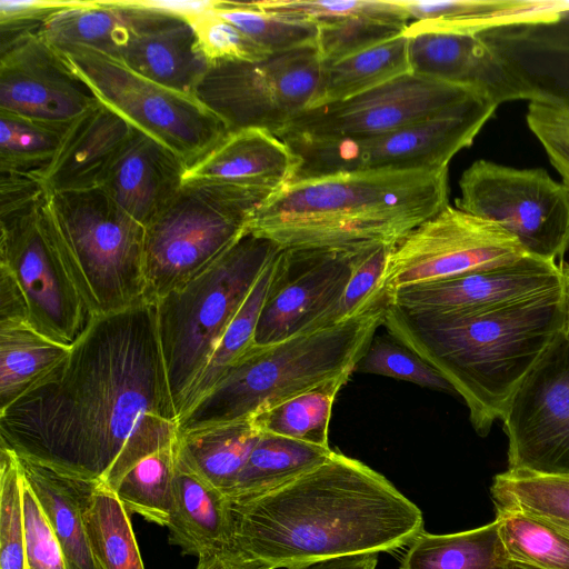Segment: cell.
Instances as JSON below:
<instances>
[{"mask_svg": "<svg viewBox=\"0 0 569 569\" xmlns=\"http://www.w3.org/2000/svg\"><path fill=\"white\" fill-rule=\"evenodd\" d=\"M390 301L269 346L253 345L178 419L180 433L251 419L326 380L352 373Z\"/></svg>", "mask_w": 569, "mask_h": 569, "instance_id": "cell-5", "label": "cell"}, {"mask_svg": "<svg viewBox=\"0 0 569 569\" xmlns=\"http://www.w3.org/2000/svg\"><path fill=\"white\" fill-rule=\"evenodd\" d=\"M78 0H0V44L39 32L56 12Z\"/></svg>", "mask_w": 569, "mask_h": 569, "instance_id": "cell-51", "label": "cell"}, {"mask_svg": "<svg viewBox=\"0 0 569 569\" xmlns=\"http://www.w3.org/2000/svg\"><path fill=\"white\" fill-rule=\"evenodd\" d=\"M408 26L368 16H353L318 26L316 47L321 63H331L400 34Z\"/></svg>", "mask_w": 569, "mask_h": 569, "instance_id": "cell-47", "label": "cell"}, {"mask_svg": "<svg viewBox=\"0 0 569 569\" xmlns=\"http://www.w3.org/2000/svg\"><path fill=\"white\" fill-rule=\"evenodd\" d=\"M18 460L57 536L67 569H98L81 512L84 480L29 459L18 457Z\"/></svg>", "mask_w": 569, "mask_h": 569, "instance_id": "cell-28", "label": "cell"}, {"mask_svg": "<svg viewBox=\"0 0 569 569\" xmlns=\"http://www.w3.org/2000/svg\"><path fill=\"white\" fill-rule=\"evenodd\" d=\"M561 298L563 307V329L569 331V267L562 268Z\"/></svg>", "mask_w": 569, "mask_h": 569, "instance_id": "cell-56", "label": "cell"}, {"mask_svg": "<svg viewBox=\"0 0 569 569\" xmlns=\"http://www.w3.org/2000/svg\"><path fill=\"white\" fill-rule=\"evenodd\" d=\"M0 569H28L22 472L17 455L0 446Z\"/></svg>", "mask_w": 569, "mask_h": 569, "instance_id": "cell-44", "label": "cell"}, {"mask_svg": "<svg viewBox=\"0 0 569 569\" xmlns=\"http://www.w3.org/2000/svg\"><path fill=\"white\" fill-rule=\"evenodd\" d=\"M455 207L492 221L532 257L555 261L569 249V188L541 168L477 160L459 180Z\"/></svg>", "mask_w": 569, "mask_h": 569, "instance_id": "cell-13", "label": "cell"}, {"mask_svg": "<svg viewBox=\"0 0 569 569\" xmlns=\"http://www.w3.org/2000/svg\"><path fill=\"white\" fill-rule=\"evenodd\" d=\"M46 199L26 212L0 218V269L20 289L29 326L72 347L93 317L61 250Z\"/></svg>", "mask_w": 569, "mask_h": 569, "instance_id": "cell-12", "label": "cell"}, {"mask_svg": "<svg viewBox=\"0 0 569 569\" xmlns=\"http://www.w3.org/2000/svg\"><path fill=\"white\" fill-rule=\"evenodd\" d=\"M173 496V511L167 526L170 545L198 559L232 548L230 500L184 466L178 455Z\"/></svg>", "mask_w": 569, "mask_h": 569, "instance_id": "cell-26", "label": "cell"}, {"mask_svg": "<svg viewBox=\"0 0 569 569\" xmlns=\"http://www.w3.org/2000/svg\"><path fill=\"white\" fill-rule=\"evenodd\" d=\"M134 14L126 0H78L52 14L39 33L57 49L87 47L112 57L126 41Z\"/></svg>", "mask_w": 569, "mask_h": 569, "instance_id": "cell-31", "label": "cell"}, {"mask_svg": "<svg viewBox=\"0 0 569 569\" xmlns=\"http://www.w3.org/2000/svg\"><path fill=\"white\" fill-rule=\"evenodd\" d=\"M44 206L92 317L146 302L144 226L100 187L49 194Z\"/></svg>", "mask_w": 569, "mask_h": 569, "instance_id": "cell-7", "label": "cell"}, {"mask_svg": "<svg viewBox=\"0 0 569 569\" xmlns=\"http://www.w3.org/2000/svg\"><path fill=\"white\" fill-rule=\"evenodd\" d=\"M355 371L405 380L439 391L456 392L437 369L389 335L373 337Z\"/></svg>", "mask_w": 569, "mask_h": 569, "instance_id": "cell-45", "label": "cell"}, {"mask_svg": "<svg viewBox=\"0 0 569 569\" xmlns=\"http://www.w3.org/2000/svg\"><path fill=\"white\" fill-rule=\"evenodd\" d=\"M320 72L316 46L260 61H221L209 66L193 96L229 132L259 128L277 133L312 104Z\"/></svg>", "mask_w": 569, "mask_h": 569, "instance_id": "cell-11", "label": "cell"}, {"mask_svg": "<svg viewBox=\"0 0 569 569\" xmlns=\"http://www.w3.org/2000/svg\"><path fill=\"white\" fill-rule=\"evenodd\" d=\"M22 510L28 569H67L51 523L23 475Z\"/></svg>", "mask_w": 569, "mask_h": 569, "instance_id": "cell-49", "label": "cell"}, {"mask_svg": "<svg viewBox=\"0 0 569 569\" xmlns=\"http://www.w3.org/2000/svg\"><path fill=\"white\" fill-rule=\"evenodd\" d=\"M178 437L156 305L149 302L93 317L67 358L0 410L2 447L112 490Z\"/></svg>", "mask_w": 569, "mask_h": 569, "instance_id": "cell-1", "label": "cell"}, {"mask_svg": "<svg viewBox=\"0 0 569 569\" xmlns=\"http://www.w3.org/2000/svg\"><path fill=\"white\" fill-rule=\"evenodd\" d=\"M232 548L272 569L391 552L425 531L421 510L386 477L341 452L287 485L231 502Z\"/></svg>", "mask_w": 569, "mask_h": 569, "instance_id": "cell-2", "label": "cell"}, {"mask_svg": "<svg viewBox=\"0 0 569 569\" xmlns=\"http://www.w3.org/2000/svg\"><path fill=\"white\" fill-rule=\"evenodd\" d=\"M562 267L527 256L512 263L400 288L390 303L411 311L476 312L561 291Z\"/></svg>", "mask_w": 569, "mask_h": 569, "instance_id": "cell-19", "label": "cell"}, {"mask_svg": "<svg viewBox=\"0 0 569 569\" xmlns=\"http://www.w3.org/2000/svg\"><path fill=\"white\" fill-rule=\"evenodd\" d=\"M98 102L63 54L39 32L0 44V110L70 122Z\"/></svg>", "mask_w": 569, "mask_h": 569, "instance_id": "cell-18", "label": "cell"}, {"mask_svg": "<svg viewBox=\"0 0 569 569\" xmlns=\"http://www.w3.org/2000/svg\"><path fill=\"white\" fill-rule=\"evenodd\" d=\"M280 249L248 230L207 269L156 303L158 336L178 417L228 326Z\"/></svg>", "mask_w": 569, "mask_h": 569, "instance_id": "cell-6", "label": "cell"}, {"mask_svg": "<svg viewBox=\"0 0 569 569\" xmlns=\"http://www.w3.org/2000/svg\"><path fill=\"white\" fill-rule=\"evenodd\" d=\"M407 12L405 33H479L515 22L530 21L548 12L553 1L537 0H396Z\"/></svg>", "mask_w": 569, "mask_h": 569, "instance_id": "cell-27", "label": "cell"}, {"mask_svg": "<svg viewBox=\"0 0 569 569\" xmlns=\"http://www.w3.org/2000/svg\"><path fill=\"white\" fill-rule=\"evenodd\" d=\"M351 373L326 380L254 415L260 432L329 447L328 432L335 399Z\"/></svg>", "mask_w": 569, "mask_h": 569, "instance_id": "cell-36", "label": "cell"}, {"mask_svg": "<svg viewBox=\"0 0 569 569\" xmlns=\"http://www.w3.org/2000/svg\"><path fill=\"white\" fill-rule=\"evenodd\" d=\"M70 122L0 110V171L38 174L52 160Z\"/></svg>", "mask_w": 569, "mask_h": 569, "instance_id": "cell-40", "label": "cell"}, {"mask_svg": "<svg viewBox=\"0 0 569 569\" xmlns=\"http://www.w3.org/2000/svg\"><path fill=\"white\" fill-rule=\"evenodd\" d=\"M508 470L569 476V331L546 348L502 417Z\"/></svg>", "mask_w": 569, "mask_h": 569, "instance_id": "cell-15", "label": "cell"}, {"mask_svg": "<svg viewBox=\"0 0 569 569\" xmlns=\"http://www.w3.org/2000/svg\"><path fill=\"white\" fill-rule=\"evenodd\" d=\"M408 37L410 70L435 80L472 88L498 106L525 100L498 56L475 33L417 32Z\"/></svg>", "mask_w": 569, "mask_h": 569, "instance_id": "cell-22", "label": "cell"}, {"mask_svg": "<svg viewBox=\"0 0 569 569\" xmlns=\"http://www.w3.org/2000/svg\"><path fill=\"white\" fill-rule=\"evenodd\" d=\"M126 1L136 14L112 58L149 80L193 96L210 64L198 48L191 23Z\"/></svg>", "mask_w": 569, "mask_h": 569, "instance_id": "cell-21", "label": "cell"}, {"mask_svg": "<svg viewBox=\"0 0 569 569\" xmlns=\"http://www.w3.org/2000/svg\"><path fill=\"white\" fill-rule=\"evenodd\" d=\"M495 569H537V568H532V567H529V566H525V565H520V563H516V562H511V561L505 560L503 562H501Z\"/></svg>", "mask_w": 569, "mask_h": 569, "instance_id": "cell-57", "label": "cell"}, {"mask_svg": "<svg viewBox=\"0 0 569 569\" xmlns=\"http://www.w3.org/2000/svg\"><path fill=\"white\" fill-rule=\"evenodd\" d=\"M256 3L268 12L317 26L353 16H368L406 26L410 20L396 0H262Z\"/></svg>", "mask_w": 569, "mask_h": 569, "instance_id": "cell-46", "label": "cell"}, {"mask_svg": "<svg viewBox=\"0 0 569 569\" xmlns=\"http://www.w3.org/2000/svg\"><path fill=\"white\" fill-rule=\"evenodd\" d=\"M378 553H365L322 560L290 569H377Z\"/></svg>", "mask_w": 569, "mask_h": 569, "instance_id": "cell-55", "label": "cell"}, {"mask_svg": "<svg viewBox=\"0 0 569 569\" xmlns=\"http://www.w3.org/2000/svg\"><path fill=\"white\" fill-rule=\"evenodd\" d=\"M393 247L378 244L359 252L341 298L319 328L339 323L383 301H390L386 274Z\"/></svg>", "mask_w": 569, "mask_h": 569, "instance_id": "cell-43", "label": "cell"}, {"mask_svg": "<svg viewBox=\"0 0 569 569\" xmlns=\"http://www.w3.org/2000/svg\"><path fill=\"white\" fill-rule=\"evenodd\" d=\"M332 451L330 447L260 432L228 499L240 502L273 491L325 462Z\"/></svg>", "mask_w": 569, "mask_h": 569, "instance_id": "cell-30", "label": "cell"}, {"mask_svg": "<svg viewBox=\"0 0 569 569\" xmlns=\"http://www.w3.org/2000/svg\"><path fill=\"white\" fill-rule=\"evenodd\" d=\"M301 161L274 133L259 128L229 132L186 169L183 181H208L277 192L293 181Z\"/></svg>", "mask_w": 569, "mask_h": 569, "instance_id": "cell-24", "label": "cell"}, {"mask_svg": "<svg viewBox=\"0 0 569 569\" xmlns=\"http://www.w3.org/2000/svg\"><path fill=\"white\" fill-rule=\"evenodd\" d=\"M187 167L169 148L134 128L100 188L146 227L180 189Z\"/></svg>", "mask_w": 569, "mask_h": 569, "instance_id": "cell-25", "label": "cell"}, {"mask_svg": "<svg viewBox=\"0 0 569 569\" xmlns=\"http://www.w3.org/2000/svg\"><path fill=\"white\" fill-rule=\"evenodd\" d=\"M189 22L198 48L209 64L221 61H260L272 56L214 10Z\"/></svg>", "mask_w": 569, "mask_h": 569, "instance_id": "cell-48", "label": "cell"}, {"mask_svg": "<svg viewBox=\"0 0 569 569\" xmlns=\"http://www.w3.org/2000/svg\"><path fill=\"white\" fill-rule=\"evenodd\" d=\"M498 56L525 100L569 110V1L538 19L477 33Z\"/></svg>", "mask_w": 569, "mask_h": 569, "instance_id": "cell-20", "label": "cell"}, {"mask_svg": "<svg viewBox=\"0 0 569 569\" xmlns=\"http://www.w3.org/2000/svg\"><path fill=\"white\" fill-rule=\"evenodd\" d=\"M542 523H545V522H542ZM545 525L549 526L550 528H552L560 535L569 538V527L568 526L553 525V523H545Z\"/></svg>", "mask_w": 569, "mask_h": 569, "instance_id": "cell-58", "label": "cell"}, {"mask_svg": "<svg viewBox=\"0 0 569 569\" xmlns=\"http://www.w3.org/2000/svg\"><path fill=\"white\" fill-rule=\"evenodd\" d=\"M81 512L98 569H144L130 516L114 490L84 480Z\"/></svg>", "mask_w": 569, "mask_h": 569, "instance_id": "cell-33", "label": "cell"}, {"mask_svg": "<svg viewBox=\"0 0 569 569\" xmlns=\"http://www.w3.org/2000/svg\"><path fill=\"white\" fill-rule=\"evenodd\" d=\"M194 569H272L264 562L246 557L231 548L198 559Z\"/></svg>", "mask_w": 569, "mask_h": 569, "instance_id": "cell-54", "label": "cell"}, {"mask_svg": "<svg viewBox=\"0 0 569 569\" xmlns=\"http://www.w3.org/2000/svg\"><path fill=\"white\" fill-rule=\"evenodd\" d=\"M271 54L313 47L318 26L261 9L256 1L219 0L214 10Z\"/></svg>", "mask_w": 569, "mask_h": 569, "instance_id": "cell-42", "label": "cell"}, {"mask_svg": "<svg viewBox=\"0 0 569 569\" xmlns=\"http://www.w3.org/2000/svg\"><path fill=\"white\" fill-rule=\"evenodd\" d=\"M58 50L101 103L169 148L188 167L229 133L226 124L192 94L149 80L91 48Z\"/></svg>", "mask_w": 569, "mask_h": 569, "instance_id": "cell-9", "label": "cell"}, {"mask_svg": "<svg viewBox=\"0 0 569 569\" xmlns=\"http://www.w3.org/2000/svg\"><path fill=\"white\" fill-rule=\"evenodd\" d=\"M361 251L280 249L259 313L254 345L269 346L318 329L341 298Z\"/></svg>", "mask_w": 569, "mask_h": 569, "instance_id": "cell-17", "label": "cell"}, {"mask_svg": "<svg viewBox=\"0 0 569 569\" xmlns=\"http://www.w3.org/2000/svg\"><path fill=\"white\" fill-rule=\"evenodd\" d=\"M526 121L560 174L562 183L569 188V110L529 102Z\"/></svg>", "mask_w": 569, "mask_h": 569, "instance_id": "cell-50", "label": "cell"}, {"mask_svg": "<svg viewBox=\"0 0 569 569\" xmlns=\"http://www.w3.org/2000/svg\"><path fill=\"white\" fill-rule=\"evenodd\" d=\"M134 128L100 101L73 119L38 176L46 193L99 188Z\"/></svg>", "mask_w": 569, "mask_h": 569, "instance_id": "cell-23", "label": "cell"}, {"mask_svg": "<svg viewBox=\"0 0 569 569\" xmlns=\"http://www.w3.org/2000/svg\"><path fill=\"white\" fill-rule=\"evenodd\" d=\"M70 349L29 325H0V410L41 382Z\"/></svg>", "mask_w": 569, "mask_h": 569, "instance_id": "cell-34", "label": "cell"}, {"mask_svg": "<svg viewBox=\"0 0 569 569\" xmlns=\"http://www.w3.org/2000/svg\"><path fill=\"white\" fill-rule=\"evenodd\" d=\"M563 321L559 291L476 312L411 311L389 303L382 325L445 377L465 400L475 431L486 437Z\"/></svg>", "mask_w": 569, "mask_h": 569, "instance_id": "cell-3", "label": "cell"}, {"mask_svg": "<svg viewBox=\"0 0 569 569\" xmlns=\"http://www.w3.org/2000/svg\"><path fill=\"white\" fill-rule=\"evenodd\" d=\"M411 72L403 33L331 63H321L319 87L309 108L343 101Z\"/></svg>", "mask_w": 569, "mask_h": 569, "instance_id": "cell-32", "label": "cell"}, {"mask_svg": "<svg viewBox=\"0 0 569 569\" xmlns=\"http://www.w3.org/2000/svg\"><path fill=\"white\" fill-rule=\"evenodd\" d=\"M503 561L493 519L453 533L421 532L409 545L400 569H495Z\"/></svg>", "mask_w": 569, "mask_h": 569, "instance_id": "cell-35", "label": "cell"}, {"mask_svg": "<svg viewBox=\"0 0 569 569\" xmlns=\"http://www.w3.org/2000/svg\"><path fill=\"white\" fill-rule=\"evenodd\" d=\"M497 108L492 100L482 99L380 134L284 142L301 161L296 179L351 171L437 170L448 168L453 156L472 143Z\"/></svg>", "mask_w": 569, "mask_h": 569, "instance_id": "cell-10", "label": "cell"}, {"mask_svg": "<svg viewBox=\"0 0 569 569\" xmlns=\"http://www.w3.org/2000/svg\"><path fill=\"white\" fill-rule=\"evenodd\" d=\"M276 256L253 286L224 331L203 372L186 396L179 417L201 399L254 345L257 322L272 277Z\"/></svg>", "mask_w": 569, "mask_h": 569, "instance_id": "cell-39", "label": "cell"}, {"mask_svg": "<svg viewBox=\"0 0 569 569\" xmlns=\"http://www.w3.org/2000/svg\"><path fill=\"white\" fill-rule=\"evenodd\" d=\"M176 468L177 441L136 463L114 490L128 515L167 527L173 511Z\"/></svg>", "mask_w": 569, "mask_h": 569, "instance_id": "cell-38", "label": "cell"}, {"mask_svg": "<svg viewBox=\"0 0 569 569\" xmlns=\"http://www.w3.org/2000/svg\"><path fill=\"white\" fill-rule=\"evenodd\" d=\"M495 513L505 560L537 569H569V538L526 516Z\"/></svg>", "mask_w": 569, "mask_h": 569, "instance_id": "cell-41", "label": "cell"}, {"mask_svg": "<svg viewBox=\"0 0 569 569\" xmlns=\"http://www.w3.org/2000/svg\"><path fill=\"white\" fill-rule=\"evenodd\" d=\"M490 496L495 512L569 527V476L507 469L493 477Z\"/></svg>", "mask_w": 569, "mask_h": 569, "instance_id": "cell-37", "label": "cell"}, {"mask_svg": "<svg viewBox=\"0 0 569 569\" xmlns=\"http://www.w3.org/2000/svg\"><path fill=\"white\" fill-rule=\"evenodd\" d=\"M527 256L520 242L497 223L448 204L395 244L386 274L388 296Z\"/></svg>", "mask_w": 569, "mask_h": 569, "instance_id": "cell-16", "label": "cell"}, {"mask_svg": "<svg viewBox=\"0 0 569 569\" xmlns=\"http://www.w3.org/2000/svg\"><path fill=\"white\" fill-rule=\"evenodd\" d=\"M219 0H131L138 7L179 17L190 21L191 19L216 10Z\"/></svg>", "mask_w": 569, "mask_h": 569, "instance_id": "cell-53", "label": "cell"}, {"mask_svg": "<svg viewBox=\"0 0 569 569\" xmlns=\"http://www.w3.org/2000/svg\"><path fill=\"white\" fill-rule=\"evenodd\" d=\"M47 196L37 173L0 171V218L33 209Z\"/></svg>", "mask_w": 569, "mask_h": 569, "instance_id": "cell-52", "label": "cell"}, {"mask_svg": "<svg viewBox=\"0 0 569 569\" xmlns=\"http://www.w3.org/2000/svg\"><path fill=\"white\" fill-rule=\"evenodd\" d=\"M448 196V168L296 179L258 206L248 230L281 249L361 251L397 244Z\"/></svg>", "mask_w": 569, "mask_h": 569, "instance_id": "cell-4", "label": "cell"}, {"mask_svg": "<svg viewBox=\"0 0 569 569\" xmlns=\"http://www.w3.org/2000/svg\"><path fill=\"white\" fill-rule=\"evenodd\" d=\"M259 436L251 419L180 433L178 459L228 497Z\"/></svg>", "mask_w": 569, "mask_h": 569, "instance_id": "cell-29", "label": "cell"}, {"mask_svg": "<svg viewBox=\"0 0 569 569\" xmlns=\"http://www.w3.org/2000/svg\"><path fill=\"white\" fill-rule=\"evenodd\" d=\"M482 99L489 98L472 88L408 72L350 99L308 108L274 134L283 141L375 136L465 109Z\"/></svg>", "mask_w": 569, "mask_h": 569, "instance_id": "cell-14", "label": "cell"}, {"mask_svg": "<svg viewBox=\"0 0 569 569\" xmlns=\"http://www.w3.org/2000/svg\"><path fill=\"white\" fill-rule=\"evenodd\" d=\"M272 192L208 181H183L144 227L146 302L156 305L207 269L247 231Z\"/></svg>", "mask_w": 569, "mask_h": 569, "instance_id": "cell-8", "label": "cell"}]
</instances>
